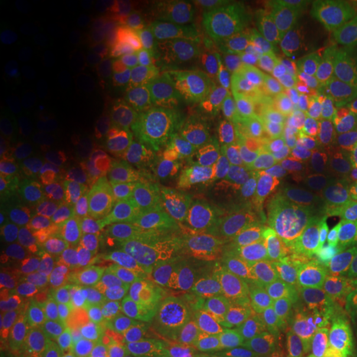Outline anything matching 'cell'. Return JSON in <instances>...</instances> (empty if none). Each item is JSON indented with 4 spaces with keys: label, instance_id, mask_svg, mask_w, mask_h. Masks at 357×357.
Here are the masks:
<instances>
[{
    "label": "cell",
    "instance_id": "cell-32",
    "mask_svg": "<svg viewBox=\"0 0 357 357\" xmlns=\"http://www.w3.org/2000/svg\"><path fill=\"white\" fill-rule=\"evenodd\" d=\"M319 172V169L306 158L305 153L296 149L281 151V178L287 182H305Z\"/></svg>",
    "mask_w": 357,
    "mask_h": 357
},
{
    "label": "cell",
    "instance_id": "cell-6",
    "mask_svg": "<svg viewBox=\"0 0 357 357\" xmlns=\"http://www.w3.org/2000/svg\"><path fill=\"white\" fill-rule=\"evenodd\" d=\"M265 346V357H329L334 351L328 329L301 323L287 314L276 319Z\"/></svg>",
    "mask_w": 357,
    "mask_h": 357
},
{
    "label": "cell",
    "instance_id": "cell-14",
    "mask_svg": "<svg viewBox=\"0 0 357 357\" xmlns=\"http://www.w3.org/2000/svg\"><path fill=\"white\" fill-rule=\"evenodd\" d=\"M328 190V172L319 171L305 182H281V211L287 217H305L321 212Z\"/></svg>",
    "mask_w": 357,
    "mask_h": 357
},
{
    "label": "cell",
    "instance_id": "cell-41",
    "mask_svg": "<svg viewBox=\"0 0 357 357\" xmlns=\"http://www.w3.org/2000/svg\"><path fill=\"white\" fill-rule=\"evenodd\" d=\"M190 357H234L229 347L217 342H205V344L195 347Z\"/></svg>",
    "mask_w": 357,
    "mask_h": 357
},
{
    "label": "cell",
    "instance_id": "cell-43",
    "mask_svg": "<svg viewBox=\"0 0 357 357\" xmlns=\"http://www.w3.org/2000/svg\"><path fill=\"white\" fill-rule=\"evenodd\" d=\"M341 82H342V84H344L347 95H349L351 105H352V108H354V113L357 118V71L356 73L346 75V77H341Z\"/></svg>",
    "mask_w": 357,
    "mask_h": 357
},
{
    "label": "cell",
    "instance_id": "cell-5",
    "mask_svg": "<svg viewBox=\"0 0 357 357\" xmlns=\"http://www.w3.org/2000/svg\"><path fill=\"white\" fill-rule=\"evenodd\" d=\"M312 253L346 283L357 280V213L316 223Z\"/></svg>",
    "mask_w": 357,
    "mask_h": 357
},
{
    "label": "cell",
    "instance_id": "cell-40",
    "mask_svg": "<svg viewBox=\"0 0 357 357\" xmlns=\"http://www.w3.org/2000/svg\"><path fill=\"white\" fill-rule=\"evenodd\" d=\"M341 132L342 137H344L347 162L357 164V121L342 129Z\"/></svg>",
    "mask_w": 357,
    "mask_h": 357
},
{
    "label": "cell",
    "instance_id": "cell-23",
    "mask_svg": "<svg viewBox=\"0 0 357 357\" xmlns=\"http://www.w3.org/2000/svg\"><path fill=\"white\" fill-rule=\"evenodd\" d=\"M273 123L275 119L266 113L265 108L257 106V108L230 113L229 119H227V128L242 134L257 147H261L275 134Z\"/></svg>",
    "mask_w": 357,
    "mask_h": 357
},
{
    "label": "cell",
    "instance_id": "cell-44",
    "mask_svg": "<svg viewBox=\"0 0 357 357\" xmlns=\"http://www.w3.org/2000/svg\"><path fill=\"white\" fill-rule=\"evenodd\" d=\"M329 357H354V356L347 354V352H341V351H333V352H331V356H329Z\"/></svg>",
    "mask_w": 357,
    "mask_h": 357
},
{
    "label": "cell",
    "instance_id": "cell-19",
    "mask_svg": "<svg viewBox=\"0 0 357 357\" xmlns=\"http://www.w3.org/2000/svg\"><path fill=\"white\" fill-rule=\"evenodd\" d=\"M93 319L109 331H123L134 328L142 319V305L131 296H118L113 300H100L91 311Z\"/></svg>",
    "mask_w": 357,
    "mask_h": 357
},
{
    "label": "cell",
    "instance_id": "cell-31",
    "mask_svg": "<svg viewBox=\"0 0 357 357\" xmlns=\"http://www.w3.org/2000/svg\"><path fill=\"white\" fill-rule=\"evenodd\" d=\"M53 181L61 194L68 199H83L89 192V178L86 172L77 164H58L53 171Z\"/></svg>",
    "mask_w": 357,
    "mask_h": 357
},
{
    "label": "cell",
    "instance_id": "cell-10",
    "mask_svg": "<svg viewBox=\"0 0 357 357\" xmlns=\"http://www.w3.org/2000/svg\"><path fill=\"white\" fill-rule=\"evenodd\" d=\"M337 131V124L324 111L311 106L293 105L280 119H276L273 136L278 144H301L311 137L328 136Z\"/></svg>",
    "mask_w": 357,
    "mask_h": 357
},
{
    "label": "cell",
    "instance_id": "cell-34",
    "mask_svg": "<svg viewBox=\"0 0 357 357\" xmlns=\"http://www.w3.org/2000/svg\"><path fill=\"white\" fill-rule=\"evenodd\" d=\"M108 155L116 167H129L137 155L136 137L126 128H116L109 134Z\"/></svg>",
    "mask_w": 357,
    "mask_h": 357
},
{
    "label": "cell",
    "instance_id": "cell-3",
    "mask_svg": "<svg viewBox=\"0 0 357 357\" xmlns=\"http://www.w3.org/2000/svg\"><path fill=\"white\" fill-rule=\"evenodd\" d=\"M333 13L326 2H287L271 29L280 35V50L306 63L316 43L331 30Z\"/></svg>",
    "mask_w": 357,
    "mask_h": 357
},
{
    "label": "cell",
    "instance_id": "cell-4",
    "mask_svg": "<svg viewBox=\"0 0 357 357\" xmlns=\"http://www.w3.org/2000/svg\"><path fill=\"white\" fill-rule=\"evenodd\" d=\"M0 323L7 341L19 349L32 347L38 341L42 326V306L29 284L20 280H8L2 287Z\"/></svg>",
    "mask_w": 357,
    "mask_h": 357
},
{
    "label": "cell",
    "instance_id": "cell-12",
    "mask_svg": "<svg viewBox=\"0 0 357 357\" xmlns=\"http://www.w3.org/2000/svg\"><path fill=\"white\" fill-rule=\"evenodd\" d=\"M247 192L255 200L273 197L281 189V153L275 146L258 147L242 167Z\"/></svg>",
    "mask_w": 357,
    "mask_h": 357
},
{
    "label": "cell",
    "instance_id": "cell-22",
    "mask_svg": "<svg viewBox=\"0 0 357 357\" xmlns=\"http://www.w3.org/2000/svg\"><path fill=\"white\" fill-rule=\"evenodd\" d=\"M300 149L323 172H331L346 164L347 160L344 137L341 131L303 141Z\"/></svg>",
    "mask_w": 357,
    "mask_h": 357
},
{
    "label": "cell",
    "instance_id": "cell-13",
    "mask_svg": "<svg viewBox=\"0 0 357 357\" xmlns=\"http://www.w3.org/2000/svg\"><path fill=\"white\" fill-rule=\"evenodd\" d=\"M357 213V164L346 162L328 172V190L318 222Z\"/></svg>",
    "mask_w": 357,
    "mask_h": 357
},
{
    "label": "cell",
    "instance_id": "cell-37",
    "mask_svg": "<svg viewBox=\"0 0 357 357\" xmlns=\"http://www.w3.org/2000/svg\"><path fill=\"white\" fill-rule=\"evenodd\" d=\"M88 108L98 114L111 116L119 108V96L108 84H91L84 93Z\"/></svg>",
    "mask_w": 357,
    "mask_h": 357
},
{
    "label": "cell",
    "instance_id": "cell-7",
    "mask_svg": "<svg viewBox=\"0 0 357 357\" xmlns=\"http://www.w3.org/2000/svg\"><path fill=\"white\" fill-rule=\"evenodd\" d=\"M280 318V303L275 284L268 280L257 281L240 305L236 314V341L252 347L265 341L270 329Z\"/></svg>",
    "mask_w": 357,
    "mask_h": 357
},
{
    "label": "cell",
    "instance_id": "cell-36",
    "mask_svg": "<svg viewBox=\"0 0 357 357\" xmlns=\"http://www.w3.org/2000/svg\"><path fill=\"white\" fill-rule=\"evenodd\" d=\"M287 2H247L240 12V22L252 30L271 26Z\"/></svg>",
    "mask_w": 357,
    "mask_h": 357
},
{
    "label": "cell",
    "instance_id": "cell-35",
    "mask_svg": "<svg viewBox=\"0 0 357 357\" xmlns=\"http://www.w3.org/2000/svg\"><path fill=\"white\" fill-rule=\"evenodd\" d=\"M38 13L42 17L43 24L58 33H68L71 30H75V26L78 24V17L73 8L66 6V3L55 2V0H47V2L40 3Z\"/></svg>",
    "mask_w": 357,
    "mask_h": 357
},
{
    "label": "cell",
    "instance_id": "cell-25",
    "mask_svg": "<svg viewBox=\"0 0 357 357\" xmlns=\"http://www.w3.org/2000/svg\"><path fill=\"white\" fill-rule=\"evenodd\" d=\"M82 349L88 357H136L137 344L119 331L102 329L84 339Z\"/></svg>",
    "mask_w": 357,
    "mask_h": 357
},
{
    "label": "cell",
    "instance_id": "cell-28",
    "mask_svg": "<svg viewBox=\"0 0 357 357\" xmlns=\"http://www.w3.org/2000/svg\"><path fill=\"white\" fill-rule=\"evenodd\" d=\"M50 77L61 88H83L95 82L98 75L83 58H65L52 66Z\"/></svg>",
    "mask_w": 357,
    "mask_h": 357
},
{
    "label": "cell",
    "instance_id": "cell-8",
    "mask_svg": "<svg viewBox=\"0 0 357 357\" xmlns=\"http://www.w3.org/2000/svg\"><path fill=\"white\" fill-rule=\"evenodd\" d=\"M176 169L187 182H199L208 176L215 164V142L207 129L199 124H185L177 134Z\"/></svg>",
    "mask_w": 357,
    "mask_h": 357
},
{
    "label": "cell",
    "instance_id": "cell-38",
    "mask_svg": "<svg viewBox=\"0 0 357 357\" xmlns=\"http://www.w3.org/2000/svg\"><path fill=\"white\" fill-rule=\"evenodd\" d=\"M225 55L227 45L223 43L220 38L212 37V35H205V37L200 38L199 43L195 45L194 61L199 66H204V68H211V66L220 63Z\"/></svg>",
    "mask_w": 357,
    "mask_h": 357
},
{
    "label": "cell",
    "instance_id": "cell-1",
    "mask_svg": "<svg viewBox=\"0 0 357 357\" xmlns=\"http://www.w3.org/2000/svg\"><path fill=\"white\" fill-rule=\"evenodd\" d=\"M346 284L310 250H291L276 273L280 314L324 328V319L344 296Z\"/></svg>",
    "mask_w": 357,
    "mask_h": 357
},
{
    "label": "cell",
    "instance_id": "cell-26",
    "mask_svg": "<svg viewBox=\"0 0 357 357\" xmlns=\"http://www.w3.org/2000/svg\"><path fill=\"white\" fill-rule=\"evenodd\" d=\"M257 149L252 141L227 126L220 129L215 139V159L227 167H243Z\"/></svg>",
    "mask_w": 357,
    "mask_h": 357
},
{
    "label": "cell",
    "instance_id": "cell-33",
    "mask_svg": "<svg viewBox=\"0 0 357 357\" xmlns=\"http://www.w3.org/2000/svg\"><path fill=\"white\" fill-rule=\"evenodd\" d=\"M271 50L270 45L265 42H250L245 43L231 55L230 71L231 75H247L255 73L260 68L261 61L265 60L268 52Z\"/></svg>",
    "mask_w": 357,
    "mask_h": 357
},
{
    "label": "cell",
    "instance_id": "cell-11",
    "mask_svg": "<svg viewBox=\"0 0 357 357\" xmlns=\"http://www.w3.org/2000/svg\"><path fill=\"white\" fill-rule=\"evenodd\" d=\"M306 63L318 65L337 77L357 71V43L344 29L329 30L318 43L312 47Z\"/></svg>",
    "mask_w": 357,
    "mask_h": 357
},
{
    "label": "cell",
    "instance_id": "cell-30",
    "mask_svg": "<svg viewBox=\"0 0 357 357\" xmlns=\"http://www.w3.org/2000/svg\"><path fill=\"white\" fill-rule=\"evenodd\" d=\"M147 205L160 222L172 220L177 211V190L167 177H155L147 187Z\"/></svg>",
    "mask_w": 357,
    "mask_h": 357
},
{
    "label": "cell",
    "instance_id": "cell-27",
    "mask_svg": "<svg viewBox=\"0 0 357 357\" xmlns=\"http://www.w3.org/2000/svg\"><path fill=\"white\" fill-rule=\"evenodd\" d=\"M82 123H79L77 118H73V116L65 114L56 118L55 121L48 126L45 142H47V147L50 153L68 154L78 146L79 139H82Z\"/></svg>",
    "mask_w": 357,
    "mask_h": 357
},
{
    "label": "cell",
    "instance_id": "cell-21",
    "mask_svg": "<svg viewBox=\"0 0 357 357\" xmlns=\"http://www.w3.org/2000/svg\"><path fill=\"white\" fill-rule=\"evenodd\" d=\"M91 253L88 231L78 225H70L61 231L53 250L55 266L63 273H73L88 261Z\"/></svg>",
    "mask_w": 357,
    "mask_h": 357
},
{
    "label": "cell",
    "instance_id": "cell-45",
    "mask_svg": "<svg viewBox=\"0 0 357 357\" xmlns=\"http://www.w3.org/2000/svg\"><path fill=\"white\" fill-rule=\"evenodd\" d=\"M48 357H68V356H48Z\"/></svg>",
    "mask_w": 357,
    "mask_h": 357
},
{
    "label": "cell",
    "instance_id": "cell-24",
    "mask_svg": "<svg viewBox=\"0 0 357 357\" xmlns=\"http://www.w3.org/2000/svg\"><path fill=\"white\" fill-rule=\"evenodd\" d=\"M263 95H265V84L257 77V73H230L225 86H223V96H225L227 105L230 106V113L257 108L260 102H263Z\"/></svg>",
    "mask_w": 357,
    "mask_h": 357
},
{
    "label": "cell",
    "instance_id": "cell-16",
    "mask_svg": "<svg viewBox=\"0 0 357 357\" xmlns=\"http://www.w3.org/2000/svg\"><path fill=\"white\" fill-rule=\"evenodd\" d=\"M45 88L32 75L24 71L3 77L0 83V101L12 113H26L42 105Z\"/></svg>",
    "mask_w": 357,
    "mask_h": 357
},
{
    "label": "cell",
    "instance_id": "cell-29",
    "mask_svg": "<svg viewBox=\"0 0 357 357\" xmlns=\"http://www.w3.org/2000/svg\"><path fill=\"white\" fill-rule=\"evenodd\" d=\"M91 227L96 242L102 247H109L116 242L121 229L118 207L109 199L98 200L91 212Z\"/></svg>",
    "mask_w": 357,
    "mask_h": 357
},
{
    "label": "cell",
    "instance_id": "cell-2",
    "mask_svg": "<svg viewBox=\"0 0 357 357\" xmlns=\"http://www.w3.org/2000/svg\"><path fill=\"white\" fill-rule=\"evenodd\" d=\"M293 105L324 111L337 128L357 121L341 77L312 63H298L293 70Z\"/></svg>",
    "mask_w": 357,
    "mask_h": 357
},
{
    "label": "cell",
    "instance_id": "cell-15",
    "mask_svg": "<svg viewBox=\"0 0 357 357\" xmlns=\"http://www.w3.org/2000/svg\"><path fill=\"white\" fill-rule=\"evenodd\" d=\"M13 185L26 199H45L50 192L47 159L40 151H25L15 159L10 172Z\"/></svg>",
    "mask_w": 357,
    "mask_h": 357
},
{
    "label": "cell",
    "instance_id": "cell-39",
    "mask_svg": "<svg viewBox=\"0 0 357 357\" xmlns=\"http://www.w3.org/2000/svg\"><path fill=\"white\" fill-rule=\"evenodd\" d=\"M202 96V82L197 77H182L174 86V102L182 111H192Z\"/></svg>",
    "mask_w": 357,
    "mask_h": 357
},
{
    "label": "cell",
    "instance_id": "cell-42",
    "mask_svg": "<svg viewBox=\"0 0 357 357\" xmlns=\"http://www.w3.org/2000/svg\"><path fill=\"white\" fill-rule=\"evenodd\" d=\"M231 3L229 2H207L204 13L211 22H223L230 15Z\"/></svg>",
    "mask_w": 357,
    "mask_h": 357
},
{
    "label": "cell",
    "instance_id": "cell-18",
    "mask_svg": "<svg viewBox=\"0 0 357 357\" xmlns=\"http://www.w3.org/2000/svg\"><path fill=\"white\" fill-rule=\"evenodd\" d=\"M328 324L342 349L357 357V280L346 284L344 296L331 311Z\"/></svg>",
    "mask_w": 357,
    "mask_h": 357
},
{
    "label": "cell",
    "instance_id": "cell-17",
    "mask_svg": "<svg viewBox=\"0 0 357 357\" xmlns=\"http://www.w3.org/2000/svg\"><path fill=\"white\" fill-rule=\"evenodd\" d=\"M45 310H47L48 331L53 337L63 342L75 339L82 326V312L77 301L68 293L53 289L45 301Z\"/></svg>",
    "mask_w": 357,
    "mask_h": 357
},
{
    "label": "cell",
    "instance_id": "cell-9",
    "mask_svg": "<svg viewBox=\"0 0 357 357\" xmlns=\"http://www.w3.org/2000/svg\"><path fill=\"white\" fill-rule=\"evenodd\" d=\"M192 217L212 231H227L238 220V205L227 187L202 182L190 192Z\"/></svg>",
    "mask_w": 357,
    "mask_h": 357
},
{
    "label": "cell",
    "instance_id": "cell-20",
    "mask_svg": "<svg viewBox=\"0 0 357 357\" xmlns=\"http://www.w3.org/2000/svg\"><path fill=\"white\" fill-rule=\"evenodd\" d=\"M15 257L32 283L47 284L55 275V261L48 245L37 236L24 238L15 247Z\"/></svg>",
    "mask_w": 357,
    "mask_h": 357
}]
</instances>
